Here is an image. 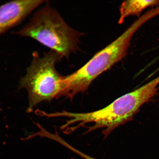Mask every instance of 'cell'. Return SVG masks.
Returning a JSON list of instances; mask_svg holds the SVG:
<instances>
[{
  "label": "cell",
  "mask_w": 159,
  "mask_h": 159,
  "mask_svg": "<svg viewBox=\"0 0 159 159\" xmlns=\"http://www.w3.org/2000/svg\"><path fill=\"white\" fill-rule=\"evenodd\" d=\"M156 16L154 10H150L112 43L95 55L83 66L65 76L66 87L63 96L72 99L79 93L84 92L97 77L126 57L134 33L147 21Z\"/></svg>",
  "instance_id": "7a4b0ae2"
},
{
  "label": "cell",
  "mask_w": 159,
  "mask_h": 159,
  "mask_svg": "<svg viewBox=\"0 0 159 159\" xmlns=\"http://www.w3.org/2000/svg\"><path fill=\"white\" fill-rule=\"evenodd\" d=\"M159 6V1L156 0H131L125 1L120 8L119 23L122 24L127 17L137 16L140 17L141 13L149 7Z\"/></svg>",
  "instance_id": "8992f818"
},
{
  "label": "cell",
  "mask_w": 159,
  "mask_h": 159,
  "mask_svg": "<svg viewBox=\"0 0 159 159\" xmlns=\"http://www.w3.org/2000/svg\"><path fill=\"white\" fill-rule=\"evenodd\" d=\"M47 1L16 0L0 6V36L21 23Z\"/></svg>",
  "instance_id": "5b68a950"
},
{
  "label": "cell",
  "mask_w": 159,
  "mask_h": 159,
  "mask_svg": "<svg viewBox=\"0 0 159 159\" xmlns=\"http://www.w3.org/2000/svg\"><path fill=\"white\" fill-rule=\"evenodd\" d=\"M159 75L146 84L119 97L105 108L94 112L76 113L64 111L55 113V116H65L69 119L62 129L71 133L81 127H87V132L103 129L107 136L116 127L132 119L142 105L157 94Z\"/></svg>",
  "instance_id": "6da1fadb"
},
{
  "label": "cell",
  "mask_w": 159,
  "mask_h": 159,
  "mask_svg": "<svg viewBox=\"0 0 159 159\" xmlns=\"http://www.w3.org/2000/svg\"><path fill=\"white\" fill-rule=\"evenodd\" d=\"M15 33L34 39L61 57L66 58L77 50L83 35L70 26L48 1Z\"/></svg>",
  "instance_id": "3957f363"
},
{
  "label": "cell",
  "mask_w": 159,
  "mask_h": 159,
  "mask_svg": "<svg viewBox=\"0 0 159 159\" xmlns=\"http://www.w3.org/2000/svg\"><path fill=\"white\" fill-rule=\"evenodd\" d=\"M61 58L51 50L42 56L35 52L33 53L30 64L20 84V88L25 89L28 93V112H32L43 101L62 96L65 89V76L60 74L55 67Z\"/></svg>",
  "instance_id": "277c9868"
}]
</instances>
